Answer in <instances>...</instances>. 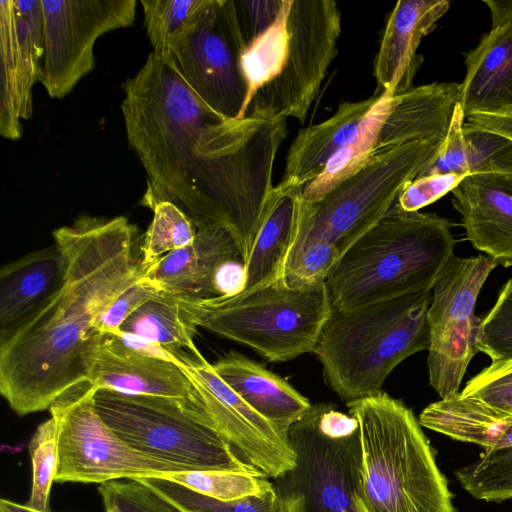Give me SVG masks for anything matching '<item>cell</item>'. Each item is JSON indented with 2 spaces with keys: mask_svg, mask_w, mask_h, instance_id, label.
<instances>
[{
  "mask_svg": "<svg viewBox=\"0 0 512 512\" xmlns=\"http://www.w3.org/2000/svg\"><path fill=\"white\" fill-rule=\"evenodd\" d=\"M137 228L124 216H79L53 232L64 260L59 288L0 337V392L20 416L49 409L88 380L87 356L99 316L146 268L133 255Z\"/></svg>",
  "mask_w": 512,
  "mask_h": 512,
  "instance_id": "1",
  "label": "cell"
},
{
  "mask_svg": "<svg viewBox=\"0 0 512 512\" xmlns=\"http://www.w3.org/2000/svg\"><path fill=\"white\" fill-rule=\"evenodd\" d=\"M123 90L121 109L127 139L147 174L140 204L152 209L160 202H170L191 219L194 148L207 126L223 119L153 52L124 82Z\"/></svg>",
  "mask_w": 512,
  "mask_h": 512,
  "instance_id": "2",
  "label": "cell"
},
{
  "mask_svg": "<svg viewBox=\"0 0 512 512\" xmlns=\"http://www.w3.org/2000/svg\"><path fill=\"white\" fill-rule=\"evenodd\" d=\"M454 224L435 213L389 211L340 257L325 285L332 312L431 290L454 255Z\"/></svg>",
  "mask_w": 512,
  "mask_h": 512,
  "instance_id": "3",
  "label": "cell"
},
{
  "mask_svg": "<svg viewBox=\"0 0 512 512\" xmlns=\"http://www.w3.org/2000/svg\"><path fill=\"white\" fill-rule=\"evenodd\" d=\"M346 406L360 430L367 512H457L435 451L410 408L383 391Z\"/></svg>",
  "mask_w": 512,
  "mask_h": 512,
  "instance_id": "4",
  "label": "cell"
},
{
  "mask_svg": "<svg viewBox=\"0 0 512 512\" xmlns=\"http://www.w3.org/2000/svg\"><path fill=\"white\" fill-rule=\"evenodd\" d=\"M431 290L332 312L314 354L327 385L344 401L374 395L393 369L428 350Z\"/></svg>",
  "mask_w": 512,
  "mask_h": 512,
  "instance_id": "5",
  "label": "cell"
},
{
  "mask_svg": "<svg viewBox=\"0 0 512 512\" xmlns=\"http://www.w3.org/2000/svg\"><path fill=\"white\" fill-rule=\"evenodd\" d=\"M181 300L198 327L246 345L270 362L313 353L332 313L325 283L297 287L285 277L231 297Z\"/></svg>",
  "mask_w": 512,
  "mask_h": 512,
  "instance_id": "6",
  "label": "cell"
},
{
  "mask_svg": "<svg viewBox=\"0 0 512 512\" xmlns=\"http://www.w3.org/2000/svg\"><path fill=\"white\" fill-rule=\"evenodd\" d=\"M97 412L125 442L188 471L261 476L245 464L216 429L202 403L98 388Z\"/></svg>",
  "mask_w": 512,
  "mask_h": 512,
  "instance_id": "7",
  "label": "cell"
},
{
  "mask_svg": "<svg viewBox=\"0 0 512 512\" xmlns=\"http://www.w3.org/2000/svg\"><path fill=\"white\" fill-rule=\"evenodd\" d=\"M446 138L415 140L373 154L367 164L322 200L303 199L296 241L287 262L311 243L325 241L341 255L393 206L402 189L421 176Z\"/></svg>",
  "mask_w": 512,
  "mask_h": 512,
  "instance_id": "8",
  "label": "cell"
},
{
  "mask_svg": "<svg viewBox=\"0 0 512 512\" xmlns=\"http://www.w3.org/2000/svg\"><path fill=\"white\" fill-rule=\"evenodd\" d=\"M293 469L274 479L283 494L301 499V512H367L361 492L357 420L332 403L311 404L291 425Z\"/></svg>",
  "mask_w": 512,
  "mask_h": 512,
  "instance_id": "9",
  "label": "cell"
},
{
  "mask_svg": "<svg viewBox=\"0 0 512 512\" xmlns=\"http://www.w3.org/2000/svg\"><path fill=\"white\" fill-rule=\"evenodd\" d=\"M96 387L83 381L50 406L56 427L58 483H106L162 477L184 469L143 453L120 438L96 410Z\"/></svg>",
  "mask_w": 512,
  "mask_h": 512,
  "instance_id": "10",
  "label": "cell"
},
{
  "mask_svg": "<svg viewBox=\"0 0 512 512\" xmlns=\"http://www.w3.org/2000/svg\"><path fill=\"white\" fill-rule=\"evenodd\" d=\"M286 25L282 67L255 93L246 116L261 113L304 123L337 54L341 12L334 0H288Z\"/></svg>",
  "mask_w": 512,
  "mask_h": 512,
  "instance_id": "11",
  "label": "cell"
},
{
  "mask_svg": "<svg viewBox=\"0 0 512 512\" xmlns=\"http://www.w3.org/2000/svg\"><path fill=\"white\" fill-rule=\"evenodd\" d=\"M496 266L497 262L484 254L465 258L453 255L433 283L427 314V366L430 385L440 399L460 392L467 367L478 352L481 319L475 316V306Z\"/></svg>",
  "mask_w": 512,
  "mask_h": 512,
  "instance_id": "12",
  "label": "cell"
},
{
  "mask_svg": "<svg viewBox=\"0 0 512 512\" xmlns=\"http://www.w3.org/2000/svg\"><path fill=\"white\" fill-rule=\"evenodd\" d=\"M245 49L234 0H207L188 36L164 61L217 116L236 120L247 111Z\"/></svg>",
  "mask_w": 512,
  "mask_h": 512,
  "instance_id": "13",
  "label": "cell"
},
{
  "mask_svg": "<svg viewBox=\"0 0 512 512\" xmlns=\"http://www.w3.org/2000/svg\"><path fill=\"white\" fill-rule=\"evenodd\" d=\"M44 24L42 80L51 98L67 96L95 65L103 34L131 26L135 0H40Z\"/></svg>",
  "mask_w": 512,
  "mask_h": 512,
  "instance_id": "14",
  "label": "cell"
},
{
  "mask_svg": "<svg viewBox=\"0 0 512 512\" xmlns=\"http://www.w3.org/2000/svg\"><path fill=\"white\" fill-rule=\"evenodd\" d=\"M177 363L192 380L216 429L245 464L273 479L295 467L288 437L234 392L200 351L182 356Z\"/></svg>",
  "mask_w": 512,
  "mask_h": 512,
  "instance_id": "15",
  "label": "cell"
},
{
  "mask_svg": "<svg viewBox=\"0 0 512 512\" xmlns=\"http://www.w3.org/2000/svg\"><path fill=\"white\" fill-rule=\"evenodd\" d=\"M44 51L41 1H0V135L7 140L19 139L21 120L32 117Z\"/></svg>",
  "mask_w": 512,
  "mask_h": 512,
  "instance_id": "16",
  "label": "cell"
},
{
  "mask_svg": "<svg viewBox=\"0 0 512 512\" xmlns=\"http://www.w3.org/2000/svg\"><path fill=\"white\" fill-rule=\"evenodd\" d=\"M88 380L98 389L200 401L183 368L163 349L122 334H100L87 356Z\"/></svg>",
  "mask_w": 512,
  "mask_h": 512,
  "instance_id": "17",
  "label": "cell"
},
{
  "mask_svg": "<svg viewBox=\"0 0 512 512\" xmlns=\"http://www.w3.org/2000/svg\"><path fill=\"white\" fill-rule=\"evenodd\" d=\"M237 261H242L241 253L231 232L219 224H205L189 245L161 257L141 279L183 299L211 300L217 298L218 273Z\"/></svg>",
  "mask_w": 512,
  "mask_h": 512,
  "instance_id": "18",
  "label": "cell"
},
{
  "mask_svg": "<svg viewBox=\"0 0 512 512\" xmlns=\"http://www.w3.org/2000/svg\"><path fill=\"white\" fill-rule=\"evenodd\" d=\"M484 3L492 26L465 54L458 101L465 117L512 106V0Z\"/></svg>",
  "mask_w": 512,
  "mask_h": 512,
  "instance_id": "19",
  "label": "cell"
},
{
  "mask_svg": "<svg viewBox=\"0 0 512 512\" xmlns=\"http://www.w3.org/2000/svg\"><path fill=\"white\" fill-rule=\"evenodd\" d=\"M452 195L466 239L497 264L512 265V174L467 175Z\"/></svg>",
  "mask_w": 512,
  "mask_h": 512,
  "instance_id": "20",
  "label": "cell"
},
{
  "mask_svg": "<svg viewBox=\"0 0 512 512\" xmlns=\"http://www.w3.org/2000/svg\"><path fill=\"white\" fill-rule=\"evenodd\" d=\"M447 0H399L389 14L374 60L378 87L394 95L412 88L421 65L417 49L440 18L449 10Z\"/></svg>",
  "mask_w": 512,
  "mask_h": 512,
  "instance_id": "21",
  "label": "cell"
},
{
  "mask_svg": "<svg viewBox=\"0 0 512 512\" xmlns=\"http://www.w3.org/2000/svg\"><path fill=\"white\" fill-rule=\"evenodd\" d=\"M303 188L280 182L270 192L245 265L246 281L240 293L251 292L285 276L287 260L299 231Z\"/></svg>",
  "mask_w": 512,
  "mask_h": 512,
  "instance_id": "22",
  "label": "cell"
},
{
  "mask_svg": "<svg viewBox=\"0 0 512 512\" xmlns=\"http://www.w3.org/2000/svg\"><path fill=\"white\" fill-rule=\"evenodd\" d=\"M212 367L234 392L286 437L291 425L311 406L285 379L241 353L230 351Z\"/></svg>",
  "mask_w": 512,
  "mask_h": 512,
  "instance_id": "23",
  "label": "cell"
},
{
  "mask_svg": "<svg viewBox=\"0 0 512 512\" xmlns=\"http://www.w3.org/2000/svg\"><path fill=\"white\" fill-rule=\"evenodd\" d=\"M460 83L433 82L395 95L374 154L422 139L446 138Z\"/></svg>",
  "mask_w": 512,
  "mask_h": 512,
  "instance_id": "24",
  "label": "cell"
},
{
  "mask_svg": "<svg viewBox=\"0 0 512 512\" xmlns=\"http://www.w3.org/2000/svg\"><path fill=\"white\" fill-rule=\"evenodd\" d=\"M64 260L54 244L13 261L0 271V337L37 311L59 288Z\"/></svg>",
  "mask_w": 512,
  "mask_h": 512,
  "instance_id": "25",
  "label": "cell"
},
{
  "mask_svg": "<svg viewBox=\"0 0 512 512\" xmlns=\"http://www.w3.org/2000/svg\"><path fill=\"white\" fill-rule=\"evenodd\" d=\"M379 96L343 102L327 120L299 130L288 150L281 182L304 187L315 179L328 160L354 138Z\"/></svg>",
  "mask_w": 512,
  "mask_h": 512,
  "instance_id": "26",
  "label": "cell"
},
{
  "mask_svg": "<svg viewBox=\"0 0 512 512\" xmlns=\"http://www.w3.org/2000/svg\"><path fill=\"white\" fill-rule=\"evenodd\" d=\"M448 173L512 174V140L466 123L457 103L441 152L419 177Z\"/></svg>",
  "mask_w": 512,
  "mask_h": 512,
  "instance_id": "27",
  "label": "cell"
},
{
  "mask_svg": "<svg viewBox=\"0 0 512 512\" xmlns=\"http://www.w3.org/2000/svg\"><path fill=\"white\" fill-rule=\"evenodd\" d=\"M459 393L425 407L418 418L421 426L454 440L478 444L485 450L512 447V417Z\"/></svg>",
  "mask_w": 512,
  "mask_h": 512,
  "instance_id": "28",
  "label": "cell"
},
{
  "mask_svg": "<svg viewBox=\"0 0 512 512\" xmlns=\"http://www.w3.org/2000/svg\"><path fill=\"white\" fill-rule=\"evenodd\" d=\"M197 328L181 298L160 292L140 306L118 332L163 349L177 363L182 356L199 352L194 343Z\"/></svg>",
  "mask_w": 512,
  "mask_h": 512,
  "instance_id": "29",
  "label": "cell"
},
{
  "mask_svg": "<svg viewBox=\"0 0 512 512\" xmlns=\"http://www.w3.org/2000/svg\"><path fill=\"white\" fill-rule=\"evenodd\" d=\"M394 96L389 91L380 93L379 99L361 122L354 138L328 160L315 179L304 186V201L315 203L322 200L367 164L374 154L380 129L390 112Z\"/></svg>",
  "mask_w": 512,
  "mask_h": 512,
  "instance_id": "30",
  "label": "cell"
},
{
  "mask_svg": "<svg viewBox=\"0 0 512 512\" xmlns=\"http://www.w3.org/2000/svg\"><path fill=\"white\" fill-rule=\"evenodd\" d=\"M136 479L182 512H301V499L281 493L275 485L261 494L232 501H221L162 477Z\"/></svg>",
  "mask_w": 512,
  "mask_h": 512,
  "instance_id": "31",
  "label": "cell"
},
{
  "mask_svg": "<svg viewBox=\"0 0 512 512\" xmlns=\"http://www.w3.org/2000/svg\"><path fill=\"white\" fill-rule=\"evenodd\" d=\"M207 0H140L153 53L167 60L196 24Z\"/></svg>",
  "mask_w": 512,
  "mask_h": 512,
  "instance_id": "32",
  "label": "cell"
},
{
  "mask_svg": "<svg viewBox=\"0 0 512 512\" xmlns=\"http://www.w3.org/2000/svg\"><path fill=\"white\" fill-rule=\"evenodd\" d=\"M287 10L288 0H283L275 22L245 49L242 61L249 87L247 108L255 93L282 67L288 46Z\"/></svg>",
  "mask_w": 512,
  "mask_h": 512,
  "instance_id": "33",
  "label": "cell"
},
{
  "mask_svg": "<svg viewBox=\"0 0 512 512\" xmlns=\"http://www.w3.org/2000/svg\"><path fill=\"white\" fill-rule=\"evenodd\" d=\"M464 490L487 502L512 498V447L485 450L475 462L455 471Z\"/></svg>",
  "mask_w": 512,
  "mask_h": 512,
  "instance_id": "34",
  "label": "cell"
},
{
  "mask_svg": "<svg viewBox=\"0 0 512 512\" xmlns=\"http://www.w3.org/2000/svg\"><path fill=\"white\" fill-rule=\"evenodd\" d=\"M151 210L153 219L140 246V260L146 269L164 255L189 245L198 231L194 222L170 202H160Z\"/></svg>",
  "mask_w": 512,
  "mask_h": 512,
  "instance_id": "35",
  "label": "cell"
},
{
  "mask_svg": "<svg viewBox=\"0 0 512 512\" xmlns=\"http://www.w3.org/2000/svg\"><path fill=\"white\" fill-rule=\"evenodd\" d=\"M162 478L221 501L261 494L274 487V483L263 476L221 471L176 472Z\"/></svg>",
  "mask_w": 512,
  "mask_h": 512,
  "instance_id": "36",
  "label": "cell"
},
{
  "mask_svg": "<svg viewBox=\"0 0 512 512\" xmlns=\"http://www.w3.org/2000/svg\"><path fill=\"white\" fill-rule=\"evenodd\" d=\"M32 463V487L29 512H49V495L57 472L56 427L52 418L42 422L28 445Z\"/></svg>",
  "mask_w": 512,
  "mask_h": 512,
  "instance_id": "37",
  "label": "cell"
},
{
  "mask_svg": "<svg viewBox=\"0 0 512 512\" xmlns=\"http://www.w3.org/2000/svg\"><path fill=\"white\" fill-rule=\"evenodd\" d=\"M476 346L492 362L512 359V278L502 286L495 304L481 319Z\"/></svg>",
  "mask_w": 512,
  "mask_h": 512,
  "instance_id": "38",
  "label": "cell"
},
{
  "mask_svg": "<svg viewBox=\"0 0 512 512\" xmlns=\"http://www.w3.org/2000/svg\"><path fill=\"white\" fill-rule=\"evenodd\" d=\"M459 394L512 417V359L492 362L471 378Z\"/></svg>",
  "mask_w": 512,
  "mask_h": 512,
  "instance_id": "39",
  "label": "cell"
},
{
  "mask_svg": "<svg viewBox=\"0 0 512 512\" xmlns=\"http://www.w3.org/2000/svg\"><path fill=\"white\" fill-rule=\"evenodd\" d=\"M98 492L106 512H182L137 479L102 483Z\"/></svg>",
  "mask_w": 512,
  "mask_h": 512,
  "instance_id": "40",
  "label": "cell"
},
{
  "mask_svg": "<svg viewBox=\"0 0 512 512\" xmlns=\"http://www.w3.org/2000/svg\"><path fill=\"white\" fill-rule=\"evenodd\" d=\"M340 257V250L333 244L325 241L311 243L287 262L284 277L290 285L297 287L325 283Z\"/></svg>",
  "mask_w": 512,
  "mask_h": 512,
  "instance_id": "41",
  "label": "cell"
},
{
  "mask_svg": "<svg viewBox=\"0 0 512 512\" xmlns=\"http://www.w3.org/2000/svg\"><path fill=\"white\" fill-rule=\"evenodd\" d=\"M464 177L456 173L418 177L402 189L396 203L404 211H419L452 192Z\"/></svg>",
  "mask_w": 512,
  "mask_h": 512,
  "instance_id": "42",
  "label": "cell"
},
{
  "mask_svg": "<svg viewBox=\"0 0 512 512\" xmlns=\"http://www.w3.org/2000/svg\"><path fill=\"white\" fill-rule=\"evenodd\" d=\"M148 282L140 279L119 295L99 316L94 330L98 334L114 333L144 303L158 295Z\"/></svg>",
  "mask_w": 512,
  "mask_h": 512,
  "instance_id": "43",
  "label": "cell"
},
{
  "mask_svg": "<svg viewBox=\"0 0 512 512\" xmlns=\"http://www.w3.org/2000/svg\"><path fill=\"white\" fill-rule=\"evenodd\" d=\"M246 48L275 22L283 0H234Z\"/></svg>",
  "mask_w": 512,
  "mask_h": 512,
  "instance_id": "44",
  "label": "cell"
},
{
  "mask_svg": "<svg viewBox=\"0 0 512 512\" xmlns=\"http://www.w3.org/2000/svg\"><path fill=\"white\" fill-rule=\"evenodd\" d=\"M465 122L512 140V106L492 112L469 115L465 117Z\"/></svg>",
  "mask_w": 512,
  "mask_h": 512,
  "instance_id": "45",
  "label": "cell"
},
{
  "mask_svg": "<svg viewBox=\"0 0 512 512\" xmlns=\"http://www.w3.org/2000/svg\"><path fill=\"white\" fill-rule=\"evenodd\" d=\"M0 512H29L25 505L12 502L7 499H1Z\"/></svg>",
  "mask_w": 512,
  "mask_h": 512,
  "instance_id": "46",
  "label": "cell"
},
{
  "mask_svg": "<svg viewBox=\"0 0 512 512\" xmlns=\"http://www.w3.org/2000/svg\"><path fill=\"white\" fill-rule=\"evenodd\" d=\"M50 512V511H49Z\"/></svg>",
  "mask_w": 512,
  "mask_h": 512,
  "instance_id": "47",
  "label": "cell"
}]
</instances>
